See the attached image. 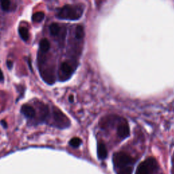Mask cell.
Returning <instances> with one entry per match:
<instances>
[{"label": "cell", "instance_id": "1", "mask_svg": "<svg viewBox=\"0 0 174 174\" xmlns=\"http://www.w3.org/2000/svg\"><path fill=\"white\" fill-rule=\"evenodd\" d=\"M84 7L80 5H65L58 12L57 17L62 20L76 21L82 16Z\"/></svg>", "mask_w": 174, "mask_h": 174}, {"label": "cell", "instance_id": "2", "mask_svg": "<svg viewBox=\"0 0 174 174\" xmlns=\"http://www.w3.org/2000/svg\"><path fill=\"white\" fill-rule=\"evenodd\" d=\"M157 168V160L154 158L150 157L139 165L136 174H152Z\"/></svg>", "mask_w": 174, "mask_h": 174}, {"label": "cell", "instance_id": "3", "mask_svg": "<svg viewBox=\"0 0 174 174\" xmlns=\"http://www.w3.org/2000/svg\"><path fill=\"white\" fill-rule=\"evenodd\" d=\"M113 163L116 167L123 168L133 163V158L124 152H116L113 155Z\"/></svg>", "mask_w": 174, "mask_h": 174}, {"label": "cell", "instance_id": "4", "mask_svg": "<svg viewBox=\"0 0 174 174\" xmlns=\"http://www.w3.org/2000/svg\"><path fill=\"white\" fill-rule=\"evenodd\" d=\"M54 118H55V125L59 128H67L70 125V121L69 118L59 109L54 110Z\"/></svg>", "mask_w": 174, "mask_h": 174}, {"label": "cell", "instance_id": "5", "mask_svg": "<svg viewBox=\"0 0 174 174\" xmlns=\"http://www.w3.org/2000/svg\"><path fill=\"white\" fill-rule=\"evenodd\" d=\"M74 72L72 65L68 62L62 63L59 69V79L61 81H65L68 80Z\"/></svg>", "mask_w": 174, "mask_h": 174}, {"label": "cell", "instance_id": "6", "mask_svg": "<svg viewBox=\"0 0 174 174\" xmlns=\"http://www.w3.org/2000/svg\"><path fill=\"white\" fill-rule=\"evenodd\" d=\"M117 134L122 139H125L129 136L130 129L128 123L126 121H124L118 125L117 128Z\"/></svg>", "mask_w": 174, "mask_h": 174}, {"label": "cell", "instance_id": "7", "mask_svg": "<svg viewBox=\"0 0 174 174\" xmlns=\"http://www.w3.org/2000/svg\"><path fill=\"white\" fill-rule=\"evenodd\" d=\"M21 112L25 117L28 118H33L36 117V110L32 106L28 105V104H25V105L22 106Z\"/></svg>", "mask_w": 174, "mask_h": 174}, {"label": "cell", "instance_id": "8", "mask_svg": "<svg viewBox=\"0 0 174 174\" xmlns=\"http://www.w3.org/2000/svg\"><path fill=\"white\" fill-rule=\"evenodd\" d=\"M97 155L99 159L103 160L107 156V151L106 145L103 142H99L97 145Z\"/></svg>", "mask_w": 174, "mask_h": 174}, {"label": "cell", "instance_id": "9", "mask_svg": "<svg viewBox=\"0 0 174 174\" xmlns=\"http://www.w3.org/2000/svg\"><path fill=\"white\" fill-rule=\"evenodd\" d=\"M18 33L23 41L27 42L29 40V31L26 27H20L18 29Z\"/></svg>", "mask_w": 174, "mask_h": 174}, {"label": "cell", "instance_id": "10", "mask_svg": "<svg viewBox=\"0 0 174 174\" xmlns=\"http://www.w3.org/2000/svg\"><path fill=\"white\" fill-rule=\"evenodd\" d=\"M50 48H51V44H50V42L47 39L44 38V39H42L40 41V49L42 52H47L49 51Z\"/></svg>", "mask_w": 174, "mask_h": 174}, {"label": "cell", "instance_id": "11", "mask_svg": "<svg viewBox=\"0 0 174 174\" xmlns=\"http://www.w3.org/2000/svg\"><path fill=\"white\" fill-rule=\"evenodd\" d=\"M49 30H50V33H51L52 36H57L61 32V27L59 24L54 22L50 25Z\"/></svg>", "mask_w": 174, "mask_h": 174}, {"label": "cell", "instance_id": "12", "mask_svg": "<svg viewBox=\"0 0 174 174\" xmlns=\"http://www.w3.org/2000/svg\"><path fill=\"white\" fill-rule=\"evenodd\" d=\"M45 14L43 12H37L32 16V21L35 22H40L44 19Z\"/></svg>", "mask_w": 174, "mask_h": 174}, {"label": "cell", "instance_id": "13", "mask_svg": "<svg viewBox=\"0 0 174 174\" xmlns=\"http://www.w3.org/2000/svg\"><path fill=\"white\" fill-rule=\"evenodd\" d=\"M76 38L78 40H82L84 36V31L82 26L78 25L76 27V32H75Z\"/></svg>", "mask_w": 174, "mask_h": 174}, {"label": "cell", "instance_id": "14", "mask_svg": "<svg viewBox=\"0 0 174 174\" xmlns=\"http://www.w3.org/2000/svg\"><path fill=\"white\" fill-rule=\"evenodd\" d=\"M81 144H82V140L78 137H73L69 141V145L73 147V148H78Z\"/></svg>", "mask_w": 174, "mask_h": 174}, {"label": "cell", "instance_id": "15", "mask_svg": "<svg viewBox=\"0 0 174 174\" xmlns=\"http://www.w3.org/2000/svg\"><path fill=\"white\" fill-rule=\"evenodd\" d=\"M133 173V168L131 167H125L121 168L119 170L118 174H132Z\"/></svg>", "mask_w": 174, "mask_h": 174}, {"label": "cell", "instance_id": "16", "mask_svg": "<svg viewBox=\"0 0 174 174\" xmlns=\"http://www.w3.org/2000/svg\"><path fill=\"white\" fill-rule=\"evenodd\" d=\"M10 1H6V0H4V1L1 2V7H2V9L3 11L5 12L8 11L10 9Z\"/></svg>", "mask_w": 174, "mask_h": 174}, {"label": "cell", "instance_id": "17", "mask_svg": "<svg viewBox=\"0 0 174 174\" xmlns=\"http://www.w3.org/2000/svg\"><path fill=\"white\" fill-rule=\"evenodd\" d=\"M6 64H7V67H8L9 69H11L12 68V67H13V62L12 61L7 60V62H6Z\"/></svg>", "mask_w": 174, "mask_h": 174}, {"label": "cell", "instance_id": "18", "mask_svg": "<svg viewBox=\"0 0 174 174\" xmlns=\"http://www.w3.org/2000/svg\"><path fill=\"white\" fill-rule=\"evenodd\" d=\"M4 81V76H3V73L2 71V69H0V82H3Z\"/></svg>", "mask_w": 174, "mask_h": 174}, {"label": "cell", "instance_id": "19", "mask_svg": "<svg viewBox=\"0 0 174 174\" xmlns=\"http://www.w3.org/2000/svg\"><path fill=\"white\" fill-rule=\"evenodd\" d=\"M1 124L3 126V127H4V128H7V123H6V122L5 121H1Z\"/></svg>", "mask_w": 174, "mask_h": 174}, {"label": "cell", "instance_id": "20", "mask_svg": "<svg viewBox=\"0 0 174 174\" xmlns=\"http://www.w3.org/2000/svg\"><path fill=\"white\" fill-rule=\"evenodd\" d=\"M69 102H73V97L72 95L71 96H69Z\"/></svg>", "mask_w": 174, "mask_h": 174}]
</instances>
